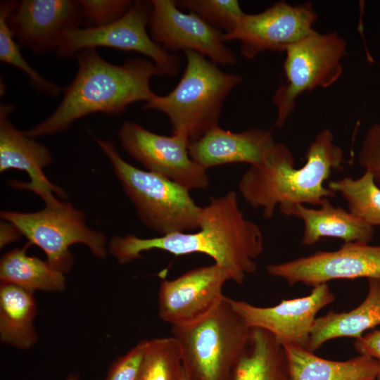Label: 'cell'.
Returning <instances> with one entry per match:
<instances>
[{
    "label": "cell",
    "instance_id": "6da1fadb",
    "mask_svg": "<svg viewBox=\"0 0 380 380\" xmlns=\"http://www.w3.org/2000/svg\"><path fill=\"white\" fill-rule=\"evenodd\" d=\"M263 248L262 231L244 217L235 191L210 198L208 204L203 207L198 232H175L148 239L133 234L114 236L108 244V251L121 264L139 259L141 253L154 249L176 256L203 253L225 269L231 281L238 284L256 271L255 260Z\"/></svg>",
    "mask_w": 380,
    "mask_h": 380
},
{
    "label": "cell",
    "instance_id": "7a4b0ae2",
    "mask_svg": "<svg viewBox=\"0 0 380 380\" xmlns=\"http://www.w3.org/2000/svg\"><path fill=\"white\" fill-rule=\"evenodd\" d=\"M75 57L77 73L63 89L58 108L24 132L27 136L35 139L64 131L77 120L94 113L120 115L132 103H146L157 96L149 83L160 73L151 60L137 57L115 65L103 59L96 48L83 49Z\"/></svg>",
    "mask_w": 380,
    "mask_h": 380
},
{
    "label": "cell",
    "instance_id": "3957f363",
    "mask_svg": "<svg viewBox=\"0 0 380 380\" xmlns=\"http://www.w3.org/2000/svg\"><path fill=\"white\" fill-rule=\"evenodd\" d=\"M305 163L295 167L293 155L283 143H276L264 161L251 165L242 175L239 190L253 208L262 209L270 219L276 208L284 213L297 204L320 206L336 193L324 186L334 170H342L343 151L327 129L319 132L305 155Z\"/></svg>",
    "mask_w": 380,
    "mask_h": 380
},
{
    "label": "cell",
    "instance_id": "277c9868",
    "mask_svg": "<svg viewBox=\"0 0 380 380\" xmlns=\"http://www.w3.org/2000/svg\"><path fill=\"white\" fill-rule=\"evenodd\" d=\"M184 53L186 65L177 86L167 95H157L145 103L142 108L163 113L170 120L172 134H184L192 141L219 127L224 103L242 77L222 71L198 52Z\"/></svg>",
    "mask_w": 380,
    "mask_h": 380
},
{
    "label": "cell",
    "instance_id": "5b68a950",
    "mask_svg": "<svg viewBox=\"0 0 380 380\" xmlns=\"http://www.w3.org/2000/svg\"><path fill=\"white\" fill-rule=\"evenodd\" d=\"M91 137L108 158L139 218L147 227L160 236L198 229L203 207L196 204L188 189L136 167L121 157L111 141Z\"/></svg>",
    "mask_w": 380,
    "mask_h": 380
},
{
    "label": "cell",
    "instance_id": "8992f818",
    "mask_svg": "<svg viewBox=\"0 0 380 380\" xmlns=\"http://www.w3.org/2000/svg\"><path fill=\"white\" fill-rule=\"evenodd\" d=\"M171 334L190 380H229L249 342L251 328L224 296L208 315L190 324L172 327Z\"/></svg>",
    "mask_w": 380,
    "mask_h": 380
},
{
    "label": "cell",
    "instance_id": "52a82bcc",
    "mask_svg": "<svg viewBox=\"0 0 380 380\" xmlns=\"http://www.w3.org/2000/svg\"><path fill=\"white\" fill-rule=\"evenodd\" d=\"M1 218L14 225L29 243L39 247L55 270L68 273L74 264L69 248L75 243L87 246L93 255L104 259L108 253L105 235L89 228L84 213L57 199L37 212L1 211Z\"/></svg>",
    "mask_w": 380,
    "mask_h": 380
},
{
    "label": "cell",
    "instance_id": "ba28073f",
    "mask_svg": "<svg viewBox=\"0 0 380 380\" xmlns=\"http://www.w3.org/2000/svg\"><path fill=\"white\" fill-rule=\"evenodd\" d=\"M285 52L286 80L272 96L277 127L284 125L300 94L337 82L343 73L341 60L346 53V42L336 32L320 33L313 29Z\"/></svg>",
    "mask_w": 380,
    "mask_h": 380
},
{
    "label": "cell",
    "instance_id": "9c48e42d",
    "mask_svg": "<svg viewBox=\"0 0 380 380\" xmlns=\"http://www.w3.org/2000/svg\"><path fill=\"white\" fill-rule=\"evenodd\" d=\"M151 11V1H134L126 13L111 24L67 30L56 52L59 57L70 58L88 48L135 51L153 61L160 76L175 77L180 68V58L153 41L148 33Z\"/></svg>",
    "mask_w": 380,
    "mask_h": 380
},
{
    "label": "cell",
    "instance_id": "30bf717a",
    "mask_svg": "<svg viewBox=\"0 0 380 380\" xmlns=\"http://www.w3.org/2000/svg\"><path fill=\"white\" fill-rule=\"evenodd\" d=\"M119 137L123 150L148 171L165 177L189 191L208 186L207 170L190 157V141L186 135H160L127 120L120 127Z\"/></svg>",
    "mask_w": 380,
    "mask_h": 380
},
{
    "label": "cell",
    "instance_id": "8fae6325",
    "mask_svg": "<svg viewBox=\"0 0 380 380\" xmlns=\"http://www.w3.org/2000/svg\"><path fill=\"white\" fill-rule=\"evenodd\" d=\"M317 13L310 2L292 6L279 1L262 12L244 13L225 42H240V52L253 59L266 51H286L313 30Z\"/></svg>",
    "mask_w": 380,
    "mask_h": 380
},
{
    "label": "cell",
    "instance_id": "7c38bea8",
    "mask_svg": "<svg viewBox=\"0 0 380 380\" xmlns=\"http://www.w3.org/2000/svg\"><path fill=\"white\" fill-rule=\"evenodd\" d=\"M267 273L293 286L315 287L335 279H380V246L344 243L339 249L317 251L308 256L269 264Z\"/></svg>",
    "mask_w": 380,
    "mask_h": 380
},
{
    "label": "cell",
    "instance_id": "4fadbf2b",
    "mask_svg": "<svg viewBox=\"0 0 380 380\" xmlns=\"http://www.w3.org/2000/svg\"><path fill=\"white\" fill-rule=\"evenodd\" d=\"M227 298L232 308L250 328L268 331L281 345L291 344L305 348L317 315L335 300L327 284L313 287L306 296L283 300L271 307L256 306Z\"/></svg>",
    "mask_w": 380,
    "mask_h": 380
},
{
    "label": "cell",
    "instance_id": "5bb4252c",
    "mask_svg": "<svg viewBox=\"0 0 380 380\" xmlns=\"http://www.w3.org/2000/svg\"><path fill=\"white\" fill-rule=\"evenodd\" d=\"M151 37L167 51L198 52L216 64L233 65L236 56L224 44L223 33L197 15L184 13L175 0H151Z\"/></svg>",
    "mask_w": 380,
    "mask_h": 380
},
{
    "label": "cell",
    "instance_id": "9a60e30c",
    "mask_svg": "<svg viewBox=\"0 0 380 380\" xmlns=\"http://www.w3.org/2000/svg\"><path fill=\"white\" fill-rule=\"evenodd\" d=\"M229 280V273L214 263L162 281L158 291L159 317L172 327L198 321L222 301L223 287Z\"/></svg>",
    "mask_w": 380,
    "mask_h": 380
},
{
    "label": "cell",
    "instance_id": "2e32d148",
    "mask_svg": "<svg viewBox=\"0 0 380 380\" xmlns=\"http://www.w3.org/2000/svg\"><path fill=\"white\" fill-rule=\"evenodd\" d=\"M83 21L79 1L23 0L8 23L18 44L34 54L56 50L65 32Z\"/></svg>",
    "mask_w": 380,
    "mask_h": 380
},
{
    "label": "cell",
    "instance_id": "e0dca14e",
    "mask_svg": "<svg viewBox=\"0 0 380 380\" xmlns=\"http://www.w3.org/2000/svg\"><path fill=\"white\" fill-rule=\"evenodd\" d=\"M13 110V104H0V172L10 169L27 172L30 182L10 180L8 184L18 189L32 191L45 204L57 200L54 194L65 198V191L51 182L44 173V168L53 161L51 152L46 146L13 125L9 115Z\"/></svg>",
    "mask_w": 380,
    "mask_h": 380
},
{
    "label": "cell",
    "instance_id": "ac0fdd59",
    "mask_svg": "<svg viewBox=\"0 0 380 380\" xmlns=\"http://www.w3.org/2000/svg\"><path fill=\"white\" fill-rule=\"evenodd\" d=\"M276 142L270 130L251 128L234 132L219 127L190 141L191 159L207 170L222 165L262 163Z\"/></svg>",
    "mask_w": 380,
    "mask_h": 380
},
{
    "label": "cell",
    "instance_id": "d6986e66",
    "mask_svg": "<svg viewBox=\"0 0 380 380\" xmlns=\"http://www.w3.org/2000/svg\"><path fill=\"white\" fill-rule=\"evenodd\" d=\"M283 214L300 219L304 225L302 243L310 246L324 237H335L348 242L369 243L374 227L341 207H335L326 198L318 209L294 205Z\"/></svg>",
    "mask_w": 380,
    "mask_h": 380
},
{
    "label": "cell",
    "instance_id": "ffe728a7",
    "mask_svg": "<svg viewBox=\"0 0 380 380\" xmlns=\"http://www.w3.org/2000/svg\"><path fill=\"white\" fill-rule=\"evenodd\" d=\"M285 351L287 380H376L380 362L358 355L345 361H334L317 356L304 347L282 345Z\"/></svg>",
    "mask_w": 380,
    "mask_h": 380
},
{
    "label": "cell",
    "instance_id": "44dd1931",
    "mask_svg": "<svg viewBox=\"0 0 380 380\" xmlns=\"http://www.w3.org/2000/svg\"><path fill=\"white\" fill-rule=\"evenodd\" d=\"M368 293L356 308L343 312L329 311L317 317L307 349L312 353L326 342L339 338L362 336V334L380 325V279H369Z\"/></svg>",
    "mask_w": 380,
    "mask_h": 380
},
{
    "label": "cell",
    "instance_id": "7402d4cb",
    "mask_svg": "<svg viewBox=\"0 0 380 380\" xmlns=\"http://www.w3.org/2000/svg\"><path fill=\"white\" fill-rule=\"evenodd\" d=\"M37 307L33 291L1 282L0 339L18 349L30 348L37 342L34 319Z\"/></svg>",
    "mask_w": 380,
    "mask_h": 380
},
{
    "label": "cell",
    "instance_id": "603a6c76",
    "mask_svg": "<svg viewBox=\"0 0 380 380\" xmlns=\"http://www.w3.org/2000/svg\"><path fill=\"white\" fill-rule=\"evenodd\" d=\"M283 346L268 331L251 328L249 342L236 362L229 380H287Z\"/></svg>",
    "mask_w": 380,
    "mask_h": 380
},
{
    "label": "cell",
    "instance_id": "cb8c5ba5",
    "mask_svg": "<svg viewBox=\"0 0 380 380\" xmlns=\"http://www.w3.org/2000/svg\"><path fill=\"white\" fill-rule=\"evenodd\" d=\"M27 244L4 254L0 260L1 282L14 284L32 291L62 292L65 277L46 260L27 254Z\"/></svg>",
    "mask_w": 380,
    "mask_h": 380
},
{
    "label": "cell",
    "instance_id": "d4e9b609",
    "mask_svg": "<svg viewBox=\"0 0 380 380\" xmlns=\"http://www.w3.org/2000/svg\"><path fill=\"white\" fill-rule=\"evenodd\" d=\"M327 187L342 196L353 215L372 227L380 226V186L371 173L329 181Z\"/></svg>",
    "mask_w": 380,
    "mask_h": 380
},
{
    "label": "cell",
    "instance_id": "484cf974",
    "mask_svg": "<svg viewBox=\"0 0 380 380\" xmlns=\"http://www.w3.org/2000/svg\"><path fill=\"white\" fill-rule=\"evenodd\" d=\"M18 1H1L0 3V61L25 72L31 85L39 92L57 96L63 88L46 80L36 71L22 56L19 44L9 27L8 20L18 5Z\"/></svg>",
    "mask_w": 380,
    "mask_h": 380
},
{
    "label": "cell",
    "instance_id": "4316f807",
    "mask_svg": "<svg viewBox=\"0 0 380 380\" xmlns=\"http://www.w3.org/2000/svg\"><path fill=\"white\" fill-rule=\"evenodd\" d=\"M183 373L179 350L172 336L148 340L139 380H181Z\"/></svg>",
    "mask_w": 380,
    "mask_h": 380
},
{
    "label": "cell",
    "instance_id": "83f0119b",
    "mask_svg": "<svg viewBox=\"0 0 380 380\" xmlns=\"http://www.w3.org/2000/svg\"><path fill=\"white\" fill-rule=\"evenodd\" d=\"M179 9H186L223 34L232 32L245 13L236 0H178Z\"/></svg>",
    "mask_w": 380,
    "mask_h": 380
},
{
    "label": "cell",
    "instance_id": "f1b7e54d",
    "mask_svg": "<svg viewBox=\"0 0 380 380\" xmlns=\"http://www.w3.org/2000/svg\"><path fill=\"white\" fill-rule=\"evenodd\" d=\"M86 27H100L122 18L133 4L131 0H80Z\"/></svg>",
    "mask_w": 380,
    "mask_h": 380
},
{
    "label": "cell",
    "instance_id": "f546056e",
    "mask_svg": "<svg viewBox=\"0 0 380 380\" xmlns=\"http://www.w3.org/2000/svg\"><path fill=\"white\" fill-rule=\"evenodd\" d=\"M148 340L137 343L110 365L103 380H139L141 374Z\"/></svg>",
    "mask_w": 380,
    "mask_h": 380
},
{
    "label": "cell",
    "instance_id": "4dcf8cb0",
    "mask_svg": "<svg viewBox=\"0 0 380 380\" xmlns=\"http://www.w3.org/2000/svg\"><path fill=\"white\" fill-rule=\"evenodd\" d=\"M358 163L380 186V122L367 130L358 153Z\"/></svg>",
    "mask_w": 380,
    "mask_h": 380
},
{
    "label": "cell",
    "instance_id": "1f68e13d",
    "mask_svg": "<svg viewBox=\"0 0 380 380\" xmlns=\"http://www.w3.org/2000/svg\"><path fill=\"white\" fill-rule=\"evenodd\" d=\"M354 347L360 355L380 362V330L372 331L355 339Z\"/></svg>",
    "mask_w": 380,
    "mask_h": 380
},
{
    "label": "cell",
    "instance_id": "d6a6232c",
    "mask_svg": "<svg viewBox=\"0 0 380 380\" xmlns=\"http://www.w3.org/2000/svg\"><path fill=\"white\" fill-rule=\"evenodd\" d=\"M20 232L11 223L5 221L1 224V248L7 243L17 241L20 236Z\"/></svg>",
    "mask_w": 380,
    "mask_h": 380
},
{
    "label": "cell",
    "instance_id": "836d02e7",
    "mask_svg": "<svg viewBox=\"0 0 380 380\" xmlns=\"http://www.w3.org/2000/svg\"><path fill=\"white\" fill-rule=\"evenodd\" d=\"M65 380H79V376H78L77 374H76L75 373H70L66 377Z\"/></svg>",
    "mask_w": 380,
    "mask_h": 380
},
{
    "label": "cell",
    "instance_id": "e575fe53",
    "mask_svg": "<svg viewBox=\"0 0 380 380\" xmlns=\"http://www.w3.org/2000/svg\"><path fill=\"white\" fill-rule=\"evenodd\" d=\"M181 380H190L187 376L185 374L184 372L183 373V375H182V379Z\"/></svg>",
    "mask_w": 380,
    "mask_h": 380
},
{
    "label": "cell",
    "instance_id": "d590c367",
    "mask_svg": "<svg viewBox=\"0 0 380 380\" xmlns=\"http://www.w3.org/2000/svg\"><path fill=\"white\" fill-rule=\"evenodd\" d=\"M377 380H380V371H379V375H378V377H377Z\"/></svg>",
    "mask_w": 380,
    "mask_h": 380
},
{
    "label": "cell",
    "instance_id": "8d00e7d4",
    "mask_svg": "<svg viewBox=\"0 0 380 380\" xmlns=\"http://www.w3.org/2000/svg\"><path fill=\"white\" fill-rule=\"evenodd\" d=\"M377 380V379H376Z\"/></svg>",
    "mask_w": 380,
    "mask_h": 380
}]
</instances>
